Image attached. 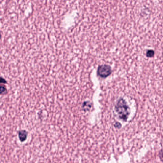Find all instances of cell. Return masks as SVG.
I'll return each mask as SVG.
<instances>
[{"mask_svg":"<svg viewBox=\"0 0 163 163\" xmlns=\"http://www.w3.org/2000/svg\"><path fill=\"white\" fill-rule=\"evenodd\" d=\"M115 109L118 114L119 117L124 121H126L128 117L129 109L128 106L124 100L122 99L119 100L117 103Z\"/></svg>","mask_w":163,"mask_h":163,"instance_id":"6da1fadb","label":"cell"},{"mask_svg":"<svg viewBox=\"0 0 163 163\" xmlns=\"http://www.w3.org/2000/svg\"><path fill=\"white\" fill-rule=\"evenodd\" d=\"M111 73V68L107 65H103L99 66L97 70V74L101 78H106L108 77Z\"/></svg>","mask_w":163,"mask_h":163,"instance_id":"7a4b0ae2","label":"cell"},{"mask_svg":"<svg viewBox=\"0 0 163 163\" xmlns=\"http://www.w3.org/2000/svg\"><path fill=\"white\" fill-rule=\"evenodd\" d=\"M27 132L25 130H21L19 132L18 136L19 138L20 141L22 142L26 141L27 139Z\"/></svg>","mask_w":163,"mask_h":163,"instance_id":"3957f363","label":"cell"},{"mask_svg":"<svg viewBox=\"0 0 163 163\" xmlns=\"http://www.w3.org/2000/svg\"><path fill=\"white\" fill-rule=\"evenodd\" d=\"M91 108V104L90 102H85L83 104L82 106V109L85 111H88V110H90Z\"/></svg>","mask_w":163,"mask_h":163,"instance_id":"277c9868","label":"cell"},{"mask_svg":"<svg viewBox=\"0 0 163 163\" xmlns=\"http://www.w3.org/2000/svg\"><path fill=\"white\" fill-rule=\"evenodd\" d=\"M154 55V52L153 51H149L146 54V56L148 57H152Z\"/></svg>","mask_w":163,"mask_h":163,"instance_id":"5b68a950","label":"cell"},{"mask_svg":"<svg viewBox=\"0 0 163 163\" xmlns=\"http://www.w3.org/2000/svg\"><path fill=\"white\" fill-rule=\"evenodd\" d=\"M6 92V89L4 86L1 87V94H3Z\"/></svg>","mask_w":163,"mask_h":163,"instance_id":"8992f818","label":"cell"},{"mask_svg":"<svg viewBox=\"0 0 163 163\" xmlns=\"http://www.w3.org/2000/svg\"><path fill=\"white\" fill-rule=\"evenodd\" d=\"M159 156L161 160L163 161V151H161L160 153Z\"/></svg>","mask_w":163,"mask_h":163,"instance_id":"52a82bcc","label":"cell"},{"mask_svg":"<svg viewBox=\"0 0 163 163\" xmlns=\"http://www.w3.org/2000/svg\"><path fill=\"white\" fill-rule=\"evenodd\" d=\"M1 83H2V84H4V83H6V81L5 80V79H3V78L1 77Z\"/></svg>","mask_w":163,"mask_h":163,"instance_id":"ba28073f","label":"cell"}]
</instances>
